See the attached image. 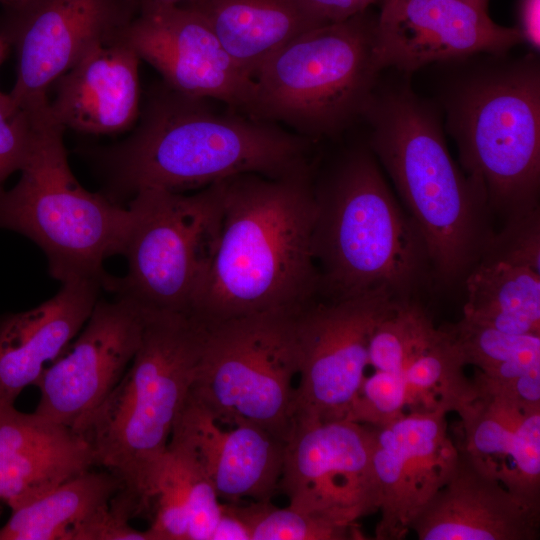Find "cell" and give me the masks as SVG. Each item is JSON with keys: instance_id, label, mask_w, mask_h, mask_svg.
Segmentation results:
<instances>
[{"instance_id": "6da1fadb", "label": "cell", "mask_w": 540, "mask_h": 540, "mask_svg": "<svg viewBox=\"0 0 540 540\" xmlns=\"http://www.w3.org/2000/svg\"><path fill=\"white\" fill-rule=\"evenodd\" d=\"M213 101L153 85L132 132L101 151L104 194L120 203L145 189L184 192L242 173L280 177L314 162L312 140Z\"/></svg>"}, {"instance_id": "7a4b0ae2", "label": "cell", "mask_w": 540, "mask_h": 540, "mask_svg": "<svg viewBox=\"0 0 540 540\" xmlns=\"http://www.w3.org/2000/svg\"><path fill=\"white\" fill-rule=\"evenodd\" d=\"M316 162L267 177L223 180L219 243L190 313L204 324L298 310L319 295L312 254Z\"/></svg>"}, {"instance_id": "3957f363", "label": "cell", "mask_w": 540, "mask_h": 540, "mask_svg": "<svg viewBox=\"0 0 540 540\" xmlns=\"http://www.w3.org/2000/svg\"><path fill=\"white\" fill-rule=\"evenodd\" d=\"M436 108L408 82H378L362 118L368 148L426 244L432 277L450 285L464 280L494 232L483 193L448 150Z\"/></svg>"}, {"instance_id": "277c9868", "label": "cell", "mask_w": 540, "mask_h": 540, "mask_svg": "<svg viewBox=\"0 0 540 540\" xmlns=\"http://www.w3.org/2000/svg\"><path fill=\"white\" fill-rule=\"evenodd\" d=\"M204 333V324L189 313L145 310L130 365L74 429L94 464L119 479L113 503L130 517L152 504L172 429L196 378Z\"/></svg>"}, {"instance_id": "5b68a950", "label": "cell", "mask_w": 540, "mask_h": 540, "mask_svg": "<svg viewBox=\"0 0 540 540\" xmlns=\"http://www.w3.org/2000/svg\"><path fill=\"white\" fill-rule=\"evenodd\" d=\"M445 128L490 211L507 218L538 207L540 61L481 53L440 63Z\"/></svg>"}, {"instance_id": "8992f818", "label": "cell", "mask_w": 540, "mask_h": 540, "mask_svg": "<svg viewBox=\"0 0 540 540\" xmlns=\"http://www.w3.org/2000/svg\"><path fill=\"white\" fill-rule=\"evenodd\" d=\"M313 190L318 296L340 299L384 289L413 298L432 276L426 244L368 146L347 151L321 174L315 168Z\"/></svg>"}, {"instance_id": "52a82bcc", "label": "cell", "mask_w": 540, "mask_h": 540, "mask_svg": "<svg viewBox=\"0 0 540 540\" xmlns=\"http://www.w3.org/2000/svg\"><path fill=\"white\" fill-rule=\"evenodd\" d=\"M33 139L10 190L0 191V227L23 234L46 255L50 275L61 283L97 279L107 287L103 262L122 254L131 212L105 194L84 189L74 177L63 141L65 129L50 100L28 109Z\"/></svg>"}, {"instance_id": "ba28073f", "label": "cell", "mask_w": 540, "mask_h": 540, "mask_svg": "<svg viewBox=\"0 0 540 540\" xmlns=\"http://www.w3.org/2000/svg\"><path fill=\"white\" fill-rule=\"evenodd\" d=\"M375 26L366 10L289 41L252 77L250 116L312 141L342 133L363 117L379 82Z\"/></svg>"}, {"instance_id": "9c48e42d", "label": "cell", "mask_w": 540, "mask_h": 540, "mask_svg": "<svg viewBox=\"0 0 540 540\" xmlns=\"http://www.w3.org/2000/svg\"><path fill=\"white\" fill-rule=\"evenodd\" d=\"M296 311L203 323L202 353L190 394L218 422L252 424L286 441L299 369Z\"/></svg>"}, {"instance_id": "30bf717a", "label": "cell", "mask_w": 540, "mask_h": 540, "mask_svg": "<svg viewBox=\"0 0 540 540\" xmlns=\"http://www.w3.org/2000/svg\"><path fill=\"white\" fill-rule=\"evenodd\" d=\"M128 208L127 273L108 289L145 310L190 313L219 243L223 180L188 195L145 189Z\"/></svg>"}, {"instance_id": "8fae6325", "label": "cell", "mask_w": 540, "mask_h": 540, "mask_svg": "<svg viewBox=\"0 0 540 540\" xmlns=\"http://www.w3.org/2000/svg\"><path fill=\"white\" fill-rule=\"evenodd\" d=\"M397 299L384 289L340 299L318 296L295 312L293 422L347 419L369 366L370 337Z\"/></svg>"}, {"instance_id": "7c38bea8", "label": "cell", "mask_w": 540, "mask_h": 540, "mask_svg": "<svg viewBox=\"0 0 540 540\" xmlns=\"http://www.w3.org/2000/svg\"><path fill=\"white\" fill-rule=\"evenodd\" d=\"M139 14L138 0H16L5 3L0 34L16 53L8 94L26 109L92 48L117 40Z\"/></svg>"}, {"instance_id": "4fadbf2b", "label": "cell", "mask_w": 540, "mask_h": 540, "mask_svg": "<svg viewBox=\"0 0 540 540\" xmlns=\"http://www.w3.org/2000/svg\"><path fill=\"white\" fill-rule=\"evenodd\" d=\"M373 444L371 426L351 420L293 422L278 487L290 506L356 526L379 509Z\"/></svg>"}, {"instance_id": "5bb4252c", "label": "cell", "mask_w": 540, "mask_h": 540, "mask_svg": "<svg viewBox=\"0 0 540 540\" xmlns=\"http://www.w3.org/2000/svg\"><path fill=\"white\" fill-rule=\"evenodd\" d=\"M145 310L126 296L98 299L76 341L36 386L37 415L75 429L111 393L139 346Z\"/></svg>"}, {"instance_id": "9a60e30c", "label": "cell", "mask_w": 540, "mask_h": 540, "mask_svg": "<svg viewBox=\"0 0 540 540\" xmlns=\"http://www.w3.org/2000/svg\"><path fill=\"white\" fill-rule=\"evenodd\" d=\"M375 53L383 71L413 73L476 54H505L524 42L517 27L495 23L472 0H381Z\"/></svg>"}, {"instance_id": "2e32d148", "label": "cell", "mask_w": 540, "mask_h": 540, "mask_svg": "<svg viewBox=\"0 0 540 540\" xmlns=\"http://www.w3.org/2000/svg\"><path fill=\"white\" fill-rule=\"evenodd\" d=\"M170 88L250 116L254 81L232 60L205 18L182 4L140 12L121 34Z\"/></svg>"}, {"instance_id": "e0dca14e", "label": "cell", "mask_w": 540, "mask_h": 540, "mask_svg": "<svg viewBox=\"0 0 540 540\" xmlns=\"http://www.w3.org/2000/svg\"><path fill=\"white\" fill-rule=\"evenodd\" d=\"M447 414L407 412L380 427H372V467L380 520L377 540H400L446 482L458 458L450 437Z\"/></svg>"}, {"instance_id": "ac0fdd59", "label": "cell", "mask_w": 540, "mask_h": 540, "mask_svg": "<svg viewBox=\"0 0 540 540\" xmlns=\"http://www.w3.org/2000/svg\"><path fill=\"white\" fill-rule=\"evenodd\" d=\"M285 442L252 425H223L191 394L176 419L167 449L190 457L219 498L238 503L270 499L278 488Z\"/></svg>"}, {"instance_id": "d6986e66", "label": "cell", "mask_w": 540, "mask_h": 540, "mask_svg": "<svg viewBox=\"0 0 540 540\" xmlns=\"http://www.w3.org/2000/svg\"><path fill=\"white\" fill-rule=\"evenodd\" d=\"M410 531L419 540H538L540 507L512 493L459 444L452 473Z\"/></svg>"}, {"instance_id": "ffe728a7", "label": "cell", "mask_w": 540, "mask_h": 540, "mask_svg": "<svg viewBox=\"0 0 540 540\" xmlns=\"http://www.w3.org/2000/svg\"><path fill=\"white\" fill-rule=\"evenodd\" d=\"M474 397L457 413L460 445L507 489L540 507V407L520 404L476 370Z\"/></svg>"}, {"instance_id": "44dd1931", "label": "cell", "mask_w": 540, "mask_h": 540, "mask_svg": "<svg viewBox=\"0 0 540 540\" xmlns=\"http://www.w3.org/2000/svg\"><path fill=\"white\" fill-rule=\"evenodd\" d=\"M140 60L121 36L89 50L55 81L54 120L65 130L91 135L132 129L141 108Z\"/></svg>"}, {"instance_id": "7402d4cb", "label": "cell", "mask_w": 540, "mask_h": 540, "mask_svg": "<svg viewBox=\"0 0 540 540\" xmlns=\"http://www.w3.org/2000/svg\"><path fill=\"white\" fill-rule=\"evenodd\" d=\"M39 306L0 320V408L14 405L20 393L35 385L48 362L57 360L84 327L102 281L74 279Z\"/></svg>"}, {"instance_id": "603a6c76", "label": "cell", "mask_w": 540, "mask_h": 540, "mask_svg": "<svg viewBox=\"0 0 540 540\" xmlns=\"http://www.w3.org/2000/svg\"><path fill=\"white\" fill-rule=\"evenodd\" d=\"M94 465L88 443L73 429L14 405L0 408V500L11 510Z\"/></svg>"}, {"instance_id": "cb8c5ba5", "label": "cell", "mask_w": 540, "mask_h": 540, "mask_svg": "<svg viewBox=\"0 0 540 540\" xmlns=\"http://www.w3.org/2000/svg\"><path fill=\"white\" fill-rule=\"evenodd\" d=\"M464 318L510 334L540 335V262L493 239L465 276Z\"/></svg>"}, {"instance_id": "d4e9b609", "label": "cell", "mask_w": 540, "mask_h": 540, "mask_svg": "<svg viewBox=\"0 0 540 540\" xmlns=\"http://www.w3.org/2000/svg\"><path fill=\"white\" fill-rule=\"evenodd\" d=\"M185 5L205 18L227 54L251 79L277 50L320 26L295 0H195Z\"/></svg>"}, {"instance_id": "484cf974", "label": "cell", "mask_w": 540, "mask_h": 540, "mask_svg": "<svg viewBox=\"0 0 540 540\" xmlns=\"http://www.w3.org/2000/svg\"><path fill=\"white\" fill-rule=\"evenodd\" d=\"M120 489L113 473L89 469L11 510L0 540H76L82 526Z\"/></svg>"}, {"instance_id": "4316f807", "label": "cell", "mask_w": 540, "mask_h": 540, "mask_svg": "<svg viewBox=\"0 0 540 540\" xmlns=\"http://www.w3.org/2000/svg\"><path fill=\"white\" fill-rule=\"evenodd\" d=\"M467 364L444 326L407 364L405 413L458 412L475 395L472 379L464 373Z\"/></svg>"}, {"instance_id": "83f0119b", "label": "cell", "mask_w": 540, "mask_h": 540, "mask_svg": "<svg viewBox=\"0 0 540 540\" xmlns=\"http://www.w3.org/2000/svg\"><path fill=\"white\" fill-rule=\"evenodd\" d=\"M467 365L494 382L540 369V335L510 334L464 317L444 326Z\"/></svg>"}, {"instance_id": "f1b7e54d", "label": "cell", "mask_w": 540, "mask_h": 540, "mask_svg": "<svg viewBox=\"0 0 540 540\" xmlns=\"http://www.w3.org/2000/svg\"><path fill=\"white\" fill-rule=\"evenodd\" d=\"M437 327L413 298L395 301L369 341L368 364L375 370L403 375L412 358L434 337Z\"/></svg>"}, {"instance_id": "f546056e", "label": "cell", "mask_w": 540, "mask_h": 540, "mask_svg": "<svg viewBox=\"0 0 540 540\" xmlns=\"http://www.w3.org/2000/svg\"><path fill=\"white\" fill-rule=\"evenodd\" d=\"M234 504L249 527L251 540L362 539L356 526L342 525L290 505L277 507L270 499L246 506Z\"/></svg>"}, {"instance_id": "4dcf8cb0", "label": "cell", "mask_w": 540, "mask_h": 540, "mask_svg": "<svg viewBox=\"0 0 540 540\" xmlns=\"http://www.w3.org/2000/svg\"><path fill=\"white\" fill-rule=\"evenodd\" d=\"M405 413V382L402 374L375 370L364 377L350 407L347 420L383 426Z\"/></svg>"}, {"instance_id": "1f68e13d", "label": "cell", "mask_w": 540, "mask_h": 540, "mask_svg": "<svg viewBox=\"0 0 540 540\" xmlns=\"http://www.w3.org/2000/svg\"><path fill=\"white\" fill-rule=\"evenodd\" d=\"M167 454L178 468L186 495L188 540H211L222 507L214 486L190 457L172 449Z\"/></svg>"}, {"instance_id": "d6a6232c", "label": "cell", "mask_w": 540, "mask_h": 540, "mask_svg": "<svg viewBox=\"0 0 540 540\" xmlns=\"http://www.w3.org/2000/svg\"><path fill=\"white\" fill-rule=\"evenodd\" d=\"M155 512L147 529L151 540H188L189 517L186 495L178 468L167 454L157 483Z\"/></svg>"}, {"instance_id": "836d02e7", "label": "cell", "mask_w": 540, "mask_h": 540, "mask_svg": "<svg viewBox=\"0 0 540 540\" xmlns=\"http://www.w3.org/2000/svg\"><path fill=\"white\" fill-rule=\"evenodd\" d=\"M33 117L17 108L8 94L0 99V191L4 181L20 171L33 139Z\"/></svg>"}, {"instance_id": "e575fe53", "label": "cell", "mask_w": 540, "mask_h": 540, "mask_svg": "<svg viewBox=\"0 0 540 540\" xmlns=\"http://www.w3.org/2000/svg\"><path fill=\"white\" fill-rule=\"evenodd\" d=\"M76 540H151L147 530L139 531L112 504L98 510L80 529Z\"/></svg>"}, {"instance_id": "d590c367", "label": "cell", "mask_w": 540, "mask_h": 540, "mask_svg": "<svg viewBox=\"0 0 540 540\" xmlns=\"http://www.w3.org/2000/svg\"><path fill=\"white\" fill-rule=\"evenodd\" d=\"M320 26L340 22L381 0H295Z\"/></svg>"}, {"instance_id": "8d00e7d4", "label": "cell", "mask_w": 540, "mask_h": 540, "mask_svg": "<svg viewBox=\"0 0 540 540\" xmlns=\"http://www.w3.org/2000/svg\"><path fill=\"white\" fill-rule=\"evenodd\" d=\"M211 540H251L249 527L234 503L222 504Z\"/></svg>"}, {"instance_id": "74e56055", "label": "cell", "mask_w": 540, "mask_h": 540, "mask_svg": "<svg viewBox=\"0 0 540 540\" xmlns=\"http://www.w3.org/2000/svg\"><path fill=\"white\" fill-rule=\"evenodd\" d=\"M519 21L517 27L524 42H527L535 52L540 47V0H520Z\"/></svg>"}, {"instance_id": "f35d334b", "label": "cell", "mask_w": 540, "mask_h": 540, "mask_svg": "<svg viewBox=\"0 0 540 540\" xmlns=\"http://www.w3.org/2000/svg\"><path fill=\"white\" fill-rule=\"evenodd\" d=\"M139 13L165 9L177 5L189 4L195 0H138Z\"/></svg>"}, {"instance_id": "ab89813d", "label": "cell", "mask_w": 540, "mask_h": 540, "mask_svg": "<svg viewBox=\"0 0 540 540\" xmlns=\"http://www.w3.org/2000/svg\"><path fill=\"white\" fill-rule=\"evenodd\" d=\"M10 46L5 40V38L0 34V65L5 60L8 52H9ZM6 94L2 93L0 91V99L3 98Z\"/></svg>"}, {"instance_id": "60d3db41", "label": "cell", "mask_w": 540, "mask_h": 540, "mask_svg": "<svg viewBox=\"0 0 540 540\" xmlns=\"http://www.w3.org/2000/svg\"><path fill=\"white\" fill-rule=\"evenodd\" d=\"M472 1L484 4V5H487V3H488V0H472Z\"/></svg>"}, {"instance_id": "b9f144b4", "label": "cell", "mask_w": 540, "mask_h": 540, "mask_svg": "<svg viewBox=\"0 0 540 540\" xmlns=\"http://www.w3.org/2000/svg\"><path fill=\"white\" fill-rule=\"evenodd\" d=\"M13 1H16V0H0V2H3L4 4L9 3V2H13Z\"/></svg>"}]
</instances>
